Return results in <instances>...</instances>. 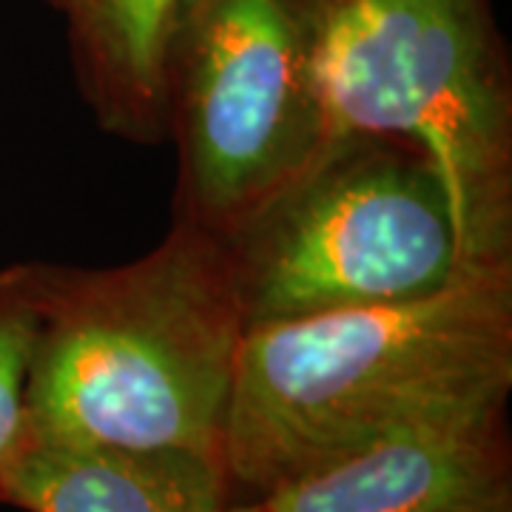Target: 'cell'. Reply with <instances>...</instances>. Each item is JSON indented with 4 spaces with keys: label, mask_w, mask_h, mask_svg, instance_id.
I'll list each match as a JSON object with an SVG mask.
<instances>
[{
    "label": "cell",
    "mask_w": 512,
    "mask_h": 512,
    "mask_svg": "<svg viewBox=\"0 0 512 512\" xmlns=\"http://www.w3.org/2000/svg\"><path fill=\"white\" fill-rule=\"evenodd\" d=\"M504 416L393 433L231 501L225 512H512Z\"/></svg>",
    "instance_id": "6"
},
{
    "label": "cell",
    "mask_w": 512,
    "mask_h": 512,
    "mask_svg": "<svg viewBox=\"0 0 512 512\" xmlns=\"http://www.w3.org/2000/svg\"><path fill=\"white\" fill-rule=\"evenodd\" d=\"M512 268L245 330L222 461L234 501L393 433L507 413Z\"/></svg>",
    "instance_id": "1"
},
{
    "label": "cell",
    "mask_w": 512,
    "mask_h": 512,
    "mask_svg": "<svg viewBox=\"0 0 512 512\" xmlns=\"http://www.w3.org/2000/svg\"><path fill=\"white\" fill-rule=\"evenodd\" d=\"M220 242L245 328L421 299L470 271L436 168L365 131L328 134Z\"/></svg>",
    "instance_id": "4"
},
{
    "label": "cell",
    "mask_w": 512,
    "mask_h": 512,
    "mask_svg": "<svg viewBox=\"0 0 512 512\" xmlns=\"http://www.w3.org/2000/svg\"><path fill=\"white\" fill-rule=\"evenodd\" d=\"M220 458L29 436L6 467L0 504L26 512H225Z\"/></svg>",
    "instance_id": "7"
},
{
    "label": "cell",
    "mask_w": 512,
    "mask_h": 512,
    "mask_svg": "<svg viewBox=\"0 0 512 512\" xmlns=\"http://www.w3.org/2000/svg\"><path fill=\"white\" fill-rule=\"evenodd\" d=\"M322 89L330 134L430 160L470 271L512 268V72L490 0H328Z\"/></svg>",
    "instance_id": "3"
},
{
    "label": "cell",
    "mask_w": 512,
    "mask_h": 512,
    "mask_svg": "<svg viewBox=\"0 0 512 512\" xmlns=\"http://www.w3.org/2000/svg\"><path fill=\"white\" fill-rule=\"evenodd\" d=\"M328 0H191L168 66L174 220L237 228L322 148Z\"/></svg>",
    "instance_id": "5"
},
{
    "label": "cell",
    "mask_w": 512,
    "mask_h": 512,
    "mask_svg": "<svg viewBox=\"0 0 512 512\" xmlns=\"http://www.w3.org/2000/svg\"><path fill=\"white\" fill-rule=\"evenodd\" d=\"M43 262L0 268V487L29 433V373L40 325Z\"/></svg>",
    "instance_id": "9"
},
{
    "label": "cell",
    "mask_w": 512,
    "mask_h": 512,
    "mask_svg": "<svg viewBox=\"0 0 512 512\" xmlns=\"http://www.w3.org/2000/svg\"><path fill=\"white\" fill-rule=\"evenodd\" d=\"M245 330L220 237L188 222L114 268L43 262L29 436L222 461Z\"/></svg>",
    "instance_id": "2"
},
{
    "label": "cell",
    "mask_w": 512,
    "mask_h": 512,
    "mask_svg": "<svg viewBox=\"0 0 512 512\" xmlns=\"http://www.w3.org/2000/svg\"><path fill=\"white\" fill-rule=\"evenodd\" d=\"M66 18L94 120L137 146L168 140V66L191 0H49Z\"/></svg>",
    "instance_id": "8"
}]
</instances>
